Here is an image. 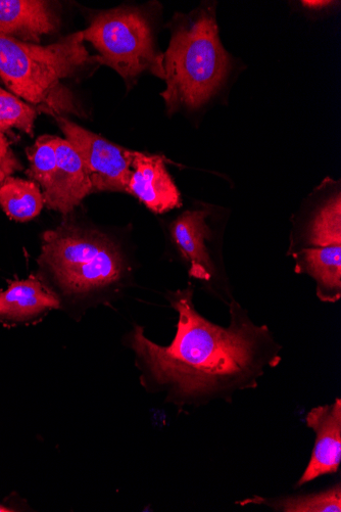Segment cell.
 <instances>
[{
    "label": "cell",
    "mask_w": 341,
    "mask_h": 512,
    "mask_svg": "<svg viewBox=\"0 0 341 512\" xmlns=\"http://www.w3.org/2000/svg\"><path fill=\"white\" fill-rule=\"evenodd\" d=\"M193 294L189 285L167 297L178 313L176 336L169 346L146 338L139 325L127 336L141 385L164 394L166 402L179 408L232 403L237 393L256 390L266 370L280 364L282 347L267 325L255 324L233 298L230 324L224 328L197 310Z\"/></svg>",
    "instance_id": "1"
},
{
    "label": "cell",
    "mask_w": 341,
    "mask_h": 512,
    "mask_svg": "<svg viewBox=\"0 0 341 512\" xmlns=\"http://www.w3.org/2000/svg\"><path fill=\"white\" fill-rule=\"evenodd\" d=\"M95 65L100 66L101 60L89 54L82 31L50 45L0 35V78L13 95L55 119L69 115L84 117L65 81Z\"/></svg>",
    "instance_id": "2"
},
{
    "label": "cell",
    "mask_w": 341,
    "mask_h": 512,
    "mask_svg": "<svg viewBox=\"0 0 341 512\" xmlns=\"http://www.w3.org/2000/svg\"><path fill=\"white\" fill-rule=\"evenodd\" d=\"M39 262L60 296L74 302L114 298L129 274L124 256L108 236L69 222L45 232Z\"/></svg>",
    "instance_id": "3"
},
{
    "label": "cell",
    "mask_w": 341,
    "mask_h": 512,
    "mask_svg": "<svg viewBox=\"0 0 341 512\" xmlns=\"http://www.w3.org/2000/svg\"><path fill=\"white\" fill-rule=\"evenodd\" d=\"M164 54L167 110H194L220 89L230 70V58L219 37L215 9L204 7L190 15H176Z\"/></svg>",
    "instance_id": "4"
},
{
    "label": "cell",
    "mask_w": 341,
    "mask_h": 512,
    "mask_svg": "<svg viewBox=\"0 0 341 512\" xmlns=\"http://www.w3.org/2000/svg\"><path fill=\"white\" fill-rule=\"evenodd\" d=\"M324 183L312 208L296 222L287 254L296 273L314 279L318 299L336 303L341 298V196L339 189L329 191V179Z\"/></svg>",
    "instance_id": "5"
},
{
    "label": "cell",
    "mask_w": 341,
    "mask_h": 512,
    "mask_svg": "<svg viewBox=\"0 0 341 512\" xmlns=\"http://www.w3.org/2000/svg\"><path fill=\"white\" fill-rule=\"evenodd\" d=\"M82 36L99 52L101 65L115 70L128 85L148 71L165 79L164 55L158 50L150 18L139 8L99 13Z\"/></svg>",
    "instance_id": "6"
},
{
    "label": "cell",
    "mask_w": 341,
    "mask_h": 512,
    "mask_svg": "<svg viewBox=\"0 0 341 512\" xmlns=\"http://www.w3.org/2000/svg\"><path fill=\"white\" fill-rule=\"evenodd\" d=\"M56 121L72 147L82 158L94 192L128 193L134 152L108 141L67 117Z\"/></svg>",
    "instance_id": "7"
},
{
    "label": "cell",
    "mask_w": 341,
    "mask_h": 512,
    "mask_svg": "<svg viewBox=\"0 0 341 512\" xmlns=\"http://www.w3.org/2000/svg\"><path fill=\"white\" fill-rule=\"evenodd\" d=\"M306 425L315 435V445L307 468L295 485L296 489L339 472L341 463V400L312 408L306 415Z\"/></svg>",
    "instance_id": "8"
},
{
    "label": "cell",
    "mask_w": 341,
    "mask_h": 512,
    "mask_svg": "<svg viewBox=\"0 0 341 512\" xmlns=\"http://www.w3.org/2000/svg\"><path fill=\"white\" fill-rule=\"evenodd\" d=\"M56 150L58 168L42 193L48 208L67 215L92 194L93 189L87 168L72 145L56 136Z\"/></svg>",
    "instance_id": "9"
},
{
    "label": "cell",
    "mask_w": 341,
    "mask_h": 512,
    "mask_svg": "<svg viewBox=\"0 0 341 512\" xmlns=\"http://www.w3.org/2000/svg\"><path fill=\"white\" fill-rule=\"evenodd\" d=\"M128 194L157 214L182 205L180 192L160 156L134 152Z\"/></svg>",
    "instance_id": "10"
},
{
    "label": "cell",
    "mask_w": 341,
    "mask_h": 512,
    "mask_svg": "<svg viewBox=\"0 0 341 512\" xmlns=\"http://www.w3.org/2000/svg\"><path fill=\"white\" fill-rule=\"evenodd\" d=\"M61 18L53 3L44 0H0V35L39 44L60 28Z\"/></svg>",
    "instance_id": "11"
},
{
    "label": "cell",
    "mask_w": 341,
    "mask_h": 512,
    "mask_svg": "<svg viewBox=\"0 0 341 512\" xmlns=\"http://www.w3.org/2000/svg\"><path fill=\"white\" fill-rule=\"evenodd\" d=\"M209 215L205 209L185 211L171 225L173 242L190 265L189 275L208 284L214 282L217 273L208 247L212 240Z\"/></svg>",
    "instance_id": "12"
},
{
    "label": "cell",
    "mask_w": 341,
    "mask_h": 512,
    "mask_svg": "<svg viewBox=\"0 0 341 512\" xmlns=\"http://www.w3.org/2000/svg\"><path fill=\"white\" fill-rule=\"evenodd\" d=\"M61 301L52 291L46 289L35 276L16 281L0 292V320L27 322L42 314L58 309Z\"/></svg>",
    "instance_id": "13"
},
{
    "label": "cell",
    "mask_w": 341,
    "mask_h": 512,
    "mask_svg": "<svg viewBox=\"0 0 341 512\" xmlns=\"http://www.w3.org/2000/svg\"><path fill=\"white\" fill-rule=\"evenodd\" d=\"M241 506H265L277 512H340L341 486L329 487L320 492L296 495H284L267 498L255 495L248 499L237 501Z\"/></svg>",
    "instance_id": "14"
},
{
    "label": "cell",
    "mask_w": 341,
    "mask_h": 512,
    "mask_svg": "<svg viewBox=\"0 0 341 512\" xmlns=\"http://www.w3.org/2000/svg\"><path fill=\"white\" fill-rule=\"evenodd\" d=\"M45 205L40 186L33 180L9 177L0 185V207L19 222L36 218Z\"/></svg>",
    "instance_id": "15"
},
{
    "label": "cell",
    "mask_w": 341,
    "mask_h": 512,
    "mask_svg": "<svg viewBox=\"0 0 341 512\" xmlns=\"http://www.w3.org/2000/svg\"><path fill=\"white\" fill-rule=\"evenodd\" d=\"M29 177L41 186L42 191L52 182L58 168L56 136L43 135L27 149Z\"/></svg>",
    "instance_id": "16"
},
{
    "label": "cell",
    "mask_w": 341,
    "mask_h": 512,
    "mask_svg": "<svg viewBox=\"0 0 341 512\" xmlns=\"http://www.w3.org/2000/svg\"><path fill=\"white\" fill-rule=\"evenodd\" d=\"M38 111L0 87V133L18 129L32 136Z\"/></svg>",
    "instance_id": "17"
},
{
    "label": "cell",
    "mask_w": 341,
    "mask_h": 512,
    "mask_svg": "<svg viewBox=\"0 0 341 512\" xmlns=\"http://www.w3.org/2000/svg\"><path fill=\"white\" fill-rule=\"evenodd\" d=\"M20 170L22 164L13 152L8 137L0 133V185Z\"/></svg>",
    "instance_id": "18"
},
{
    "label": "cell",
    "mask_w": 341,
    "mask_h": 512,
    "mask_svg": "<svg viewBox=\"0 0 341 512\" xmlns=\"http://www.w3.org/2000/svg\"><path fill=\"white\" fill-rule=\"evenodd\" d=\"M302 4L304 7H306L309 10L320 11V10L328 8L333 3L332 2H324V0H305V2H303Z\"/></svg>",
    "instance_id": "19"
},
{
    "label": "cell",
    "mask_w": 341,
    "mask_h": 512,
    "mask_svg": "<svg viewBox=\"0 0 341 512\" xmlns=\"http://www.w3.org/2000/svg\"><path fill=\"white\" fill-rule=\"evenodd\" d=\"M11 511H16V510L11 507L0 504V512H11Z\"/></svg>",
    "instance_id": "20"
}]
</instances>
